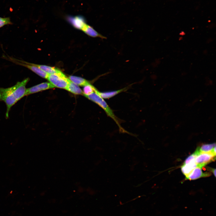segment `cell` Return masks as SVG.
Listing matches in <instances>:
<instances>
[{"mask_svg": "<svg viewBox=\"0 0 216 216\" xmlns=\"http://www.w3.org/2000/svg\"><path fill=\"white\" fill-rule=\"evenodd\" d=\"M27 78L21 82H18L14 86L4 88L0 87V101L6 104V118L8 117L9 112L11 107L17 101L25 96L26 86L29 81Z\"/></svg>", "mask_w": 216, "mask_h": 216, "instance_id": "obj_1", "label": "cell"}, {"mask_svg": "<svg viewBox=\"0 0 216 216\" xmlns=\"http://www.w3.org/2000/svg\"><path fill=\"white\" fill-rule=\"evenodd\" d=\"M85 96L98 104L103 109L107 115L112 118L117 124L120 132L122 133H128L121 126L118 118L114 114L112 110L103 98L94 92Z\"/></svg>", "mask_w": 216, "mask_h": 216, "instance_id": "obj_2", "label": "cell"}, {"mask_svg": "<svg viewBox=\"0 0 216 216\" xmlns=\"http://www.w3.org/2000/svg\"><path fill=\"white\" fill-rule=\"evenodd\" d=\"M215 156L211 151L198 154L195 159L197 166L202 168L209 163L214 161Z\"/></svg>", "mask_w": 216, "mask_h": 216, "instance_id": "obj_3", "label": "cell"}, {"mask_svg": "<svg viewBox=\"0 0 216 216\" xmlns=\"http://www.w3.org/2000/svg\"><path fill=\"white\" fill-rule=\"evenodd\" d=\"M54 87L66 89L70 80L67 77L64 78L54 74H49L47 78Z\"/></svg>", "mask_w": 216, "mask_h": 216, "instance_id": "obj_4", "label": "cell"}, {"mask_svg": "<svg viewBox=\"0 0 216 216\" xmlns=\"http://www.w3.org/2000/svg\"><path fill=\"white\" fill-rule=\"evenodd\" d=\"M50 83L44 82L29 88H26L25 96L44 90L54 88Z\"/></svg>", "mask_w": 216, "mask_h": 216, "instance_id": "obj_5", "label": "cell"}, {"mask_svg": "<svg viewBox=\"0 0 216 216\" xmlns=\"http://www.w3.org/2000/svg\"><path fill=\"white\" fill-rule=\"evenodd\" d=\"M202 168L198 167H196L185 177L188 180H194L201 177H208L211 175V174L209 172H203Z\"/></svg>", "mask_w": 216, "mask_h": 216, "instance_id": "obj_6", "label": "cell"}, {"mask_svg": "<svg viewBox=\"0 0 216 216\" xmlns=\"http://www.w3.org/2000/svg\"><path fill=\"white\" fill-rule=\"evenodd\" d=\"M29 63L31 65L36 66L40 68L45 72L49 74H56L64 78L67 77V76H66L62 71L54 68L45 65H39Z\"/></svg>", "mask_w": 216, "mask_h": 216, "instance_id": "obj_7", "label": "cell"}, {"mask_svg": "<svg viewBox=\"0 0 216 216\" xmlns=\"http://www.w3.org/2000/svg\"><path fill=\"white\" fill-rule=\"evenodd\" d=\"M128 88V87H127L116 90L105 92H99L95 88L94 89V92L103 99H106L111 98L119 93L126 91Z\"/></svg>", "mask_w": 216, "mask_h": 216, "instance_id": "obj_8", "label": "cell"}, {"mask_svg": "<svg viewBox=\"0 0 216 216\" xmlns=\"http://www.w3.org/2000/svg\"><path fill=\"white\" fill-rule=\"evenodd\" d=\"M69 21L75 28L81 29L86 24L84 18L80 16L74 17H69Z\"/></svg>", "mask_w": 216, "mask_h": 216, "instance_id": "obj_9", "label": "cell"}, {"mask_svg": "<svg viewBox=\"0 0 216 216\" xmlns=\"http://www.w3.org/2000/svg\"><path fill=\"white\" fill-rule=\"evenodd\" d=\"M197 167L195 159L187 164H183L181 166V169L182 173L186 177L194 168Z\"/></svg>", "mask_w": 216, "mask_h": 216, "instance_id": "obj_10", "label": "cell"}, {"mask_svg": "<svg viewBox=\"0 0 216 216\" xmlns=\"http://www.w3.org/2000/svg\"><path fill=\"white\" fill-rule=\"evenodd\" d=\"M88 35L93 37H99L102 38H106L98 33L92 27L85 24L81 29Z\"/></svg>", "mask_w": 216, "mask_h": 216, "instance_id": "obj_11", "label": "cell"}, {"mask_svg": "<svg viewBox=\"0 0 216 216\" xmlns=\"http://www.w3.org/2000/svg\"><path fill=\"white\" fill-rule=\"evenodd\" d=\"M216 146L215 143L210 144H205L198 147L194 152L197 155L203 152H211Z\"/></svg>", "mask_w": 216, "mask_h": 216, "instance_id": "obj_12", "label": "cell"}, {"mask_svg": "<svg viewBox=\"0 0 216 216\" xmlns=\"http://www.w3.org/2000/svg\"><path fill=\"white\" fill-rule=\"evenodd\" d=\"M68 78L71 81L78 86H84L89 83L86 80L80 77L70 76Z\"/></svg>", "mask_w": 216, "mask_h": 216, "instance_id": "obj_13", "label": "cell"}, {"mask_svg": "<svg viewBox=\"0 0 216 216\" xmlns=\"http://www.w3.org/2000/svg\"><path fill=\"white\" fill-rule=\"evenodd\" d=\"M68 91L76 94H82V92L78 85L70 80L66 89Z\"/></svg>", "mask_w": 216, "mask_h": 216, "instance_id": "obj_14", "label": "cell"}, {"mask_svg": "<svg viewBox=\"0 0 216 216\" xmlns=\"http://www.w3.org/2000/svg\"><path fill=\"white\" fill-rule=\"evenodd\" d=\"M95 88L90 83L84 86L83 92L85 96L88 95L94 92Z\"/></svg>", "mask_w": 216, "mask_h": 216, "instance_id": "obj_15", "label": "cell"}, {"mask_svg": "<svg viewBox=\"0 0 216 216\" xmlns=\"http://www.w3.org/2000/svg\"><path fill=\"white\" fill-rule=\"evenodd\" d=\"M12 23L9 17H0V28L8 24H11Z\"/></svg>", "mask_w": 216, "mask_h": 216, "instance_id": "obj_16", "label": "cell"}, {"mask_svg": "<svg viewBox=\"0 0 216 216\" xmlns=\"http://www.w3.org/2000/svg\"><path fill=\"white\" fill-rule=\"evenodd\" d=\"M196 156L197 154L195 152H194L193 154L190 155L186 158L183 164H187L189 163L191 161L195 160Z\"/></svg>", "mask_w": 216, "mask_h": 216, "instance_id": "obj_17", "label": "cell"}, {"mask_svg": "<svg viewBox=\"0 0 216 216\" xmlns=\"http://www.w3.org/2000/svg\"><path fill=\"white\" fill-rule=\"evenodd\" d=\"M212 172L213 173L214 175V176H216V169H212L211 170Z\"/></svg>", "mask_w": 216, "mask_h": 216, "instance_id": "obj_18", "label": "cell"}]
</instances>
